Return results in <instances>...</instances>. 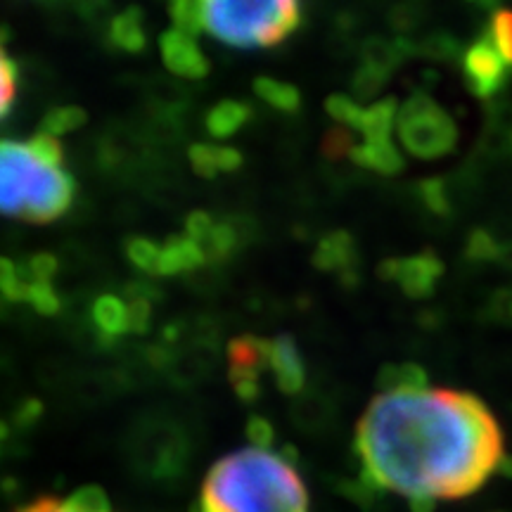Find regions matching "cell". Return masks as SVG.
Segmentation results:
<instances>
[{
    "mask_svg": "<svg viewBox=\"0 0 512 512\" xmlns=\"http://www.w3.org/2000/svg\"><path fill=\"white\" fill-rule=\"evenodd\" d=\"M475 3H484L486 5V3H496V0H475Z\"/></svg>",
    "mask_w": 512,
    "mask_h": 512,
    "instance_id": "37",
    "label": "cell"
},
{
    "mask_svg": "<svg viewBox=\"0 0 512 512\" xmlns=\"http://www.w3.org/2000/svg\"><path fill=\"white\" fill-rule=\"evenodd\" d=\"M93 323L98 328L100 337L110 339V342L126 335V332H131V325H128V304L124 299L114 297V294H102L93 304Z\"/></svg>",
    "mask_w": 512,
    "mask_h": 512,
    "instance_id": "16",
    "label": "cell"
},
{
    "mask_svg": "<svg viewBox=\"0 0 512 512\" xmlns=\"http://www.w3.org/2000/svg\"><path fill=\"white\" fill-rule=\"evenodd\" d=\"M510 64L498 53L489 34H484L465 50L463 55V79L477 98H494L503 91V86L510 79Z\"/></svg>",
    "mask_w": 512,
    "mask_h": 512,
    "instance_id": "6",
    "label": "cell"
},
{
    "mask_svg": "<svg viewBox=\"0 0 512 512\" xmlns=\"http://www.w3.org/2000/svg\"><path fill=\"white\" fill-rule=\"evenodd\" d=\"M169 15L174 19V29L183 34L197 38L204 31L200 0H169Z\"/></svg>",
    "mask_w": 512,
    "mask_h": 512,
    "instance_id": "24",
    "label": "cell"
},
{
    "mask_svg": "<svg viewBox=\"0 0 512 512\" xmlns=\"http://www.w3.org/2000/svg\"><path fill=\"white\" fill-rule=\"evenodd\" d=\"M159 50H162V60L169 72L185 79H202L209 72V60L202 53L200 43L195 36L183 34V31L171 29L164 31L159 38Z\"/></svg>",
    "mask_w": 512,
    "mask_h": 512,
    "instance_id": "9",
    "label": "cell"
},
{
    "mask_svg": "<svg viewBox=\"0 0 512 512\" xmlns=\"http://www.w3.org/2000/svg\"><path fill=\"white\" fill-rule=\"evenodd\" d=\"M88 114L86 110H81V107H74V105H67V107H57V110H50L46 114V119H43V133H48V136H55L60 138L64 133H72L76 128H81L86 124Z\"/></svg>",
    "mask_w": 512,
    "mask_h": 512,
    "instance_id": "23",
    "label": "cell"
},
{
    "mask_svg": "<svg viewBox=\"0 0 512 512\" xmlns=\"http://www.w3.org/2000/svg\"><path fill=\"white\" fill-rule=\"evenodd\" d=\"M126 304H128V325H131V332L143 335V332H147V328H150L152 302L147 297H131Z\"/></svg>",
    "mask_w": 512,
    "mask_h": 512,
    "instance_id": "33",
    "label": "cell"
},
{
    "mask_svg": "<svg viewBox=\"0 0 512 512\" xmlns=\"http://www.w3.org/2000/svg\"><path fill=\"white\" fill-rule=\"evenodd\" d=\"M268 370V339L235 337L228 344V380L242 401H254L261 392V375Z\"/></svg>",
    "mask_w": 512,
    "mask_h": 512,
    "instance_id": "7",
    "label": "cell"
},
{
    "mask_svg": "<svg viewBox=\"0 0 512 512\" xmlns=\"http://www.w3.org/2000/svg\"><path fill=\"white\" fill-rule=\"evenodd\" d=\"M204 261H207V256L195 240H190L188 235H171L162 245L157 275H181L195 271Z\"/></svg>",
    "mask_w": 512,
    "mask_h": 512,
    "instance_id": "14",
    "label": "cell"
},
{
    "mask_svg": "<svg viewBox=\"0 0 512 512\" xmlns=\"http://www.w3.org/2000/svg\"><path fill=\"white\" fill-rule=\"evenodd\" d=\"M110 38L114 48L124 50V53H140L147 43L145 34V19L138 8H128L112 19Z\"/></svg>",
    "mask_w": 512,
    "mask_h": 512,
    "instance_id": "18",
    "label": "cell"
},
{
    "mask_svg": "<svg viewBox=\"0 0 512 512\" xmlns=\"http://www.w3.org/2000/svg\"><path fill=\"white\" fill-rule=\"evenodd\" d=\"M24 302L34 306V311L43 313V316H53V313L60 311V297H57L53 283L31 285Z\"/></svg>",
    "mask_w": 512,
    "mask_h": 512,
    "instance_id": "31",
    "label": "cell"
},
{
    "mask_svg": "<svg viewBox=\"0 0 512 512\" xmlns=\"http://www.w3.org/2000/svg\"><path fill=\"white\" fill-rule=\"evenodd\" d=\"M200 512H309V491L290 456L249 446L207 472Z\"/></svg>",
    "mask_w": 512,
    "mask_h": 512,
    "instance_id": "2",
    "label": "cell"
},
{
    "mask_svg": "<svg viewBox=\"0 0 512 512\" xmlns=\"http://www.w3.org/2000/svg\"><path fill=\"white\" fill-rule=\"evenodd\" d=\"M0 294L10 302H24L27 299V283H24L22 266L17 261L0 256Z\"/></svg>",
    "mask_w": 512,
    "mask_h": 512,
    "instance_id": "27",
    "label": "cell"
},
{
    "mask_svg": "<svg viewBox=\"0 0 512 512\" xmlns=\"http://www.w3.org/2000/svg\"><path fill=\"white\" fill-rule=\"evenodd\" d=\"M62 159L60 138L43 131L29 140H0V214L29 223L67 214L76 183Z\"/></svg>",
    "mask_w": 512,
    "mask_h": 512,
    "instance_id": "3",
    "label": "cell"
},
{
    "mask_svg": "<svg viewBox=\"0 0 512 512\" xmlns=\"http://www.w3.org/2000/svg\"><path fill=\"white\" fill-rule=\"evenodd\" d=\"M354 147H356L354 136H351L349 128H344V126L332 128V131L323 140V152H325V157H330V159L351 157Z\"/></svg>",
    "mask_w": 512,
    "mask_h": 512,
    "instance_id": "32",
    "label": "cell"
},
{
    "mask_svg": "<svg viewBox=\"0 0 512 512\" xmlns=\"http://www.w3.org/2000/svg\"><path fill=\"white\" fill-rule=\"evenodd\" d=\"M377 387L382 389V394L418 392V389H427V373L418 363H392L380 370Z\"/></svg>",
    "mask_w": 512,
    "mask_h": 512,
    "instance_id": "20",
    "label": "cell"
},
{
    "mask_svg": "<svg viewBox=\"0 0 512 512\" xmlns=\"http://www.w3.org/2000/svg\"><path fill=\"white\" fill-rule=\"evenodd\" d=\"M202 27L230 48L283 43L302 22V0H200Z\"/></svg>",
    "mask_w": 512,
    "mask_h": 512,
    "instance_id": "4",
    "label": "cell"
},
{
    "mask_svg": "<svg viewBox=\"0 0 512 512\" xmlns=\"http://www.w3.org/2000/svg\"><path fill=\"white\" fill-rule=\"evenodd\" d=\"M159 254H162V245H157V242H152L147 238L126 240V256L131 259L133 266L140 268V271L157 275Z\"/></svg>",
    "mask_w": 512,
    "mask_h": 512,
    "instance_id": "26",
    "label": "cell"
},
{
    "mask_svg": "<svg viewBox=\"0 0 512 512\" xmlns=\"http://www.w3.org/2000/svg\"><path fill=\"white\" fill-rule=\"evenodd\" d=\"M387 79H389L387 72L370 67V64H363V67L356 72L354 81H351V86H354L356 100L375 98V95L384 88V83H387Z\"/></svg>",
    "mask_w": 512,
    "mask_h": 512,
    "instance_id": "30",
    "label": "cell"
},
{
    "mask_svg": "<svg viewBox=\"0 0 512 512\" xmlns=\"http://www.w3.org/2000/svg\"><path fill=\"white\" fill-rule=\"evenodd\" d=\"M325 110L332 119L337 121V126H344V128H356L361 126V119H363V107L361 102L356 98H351V95H342V93H335L330 95L328 102H325Z\"/></svg>",
    "mask_w": 512,
    "mask_h": 512,
    "instance_id": "25",
    "label": "cell"
},
{
    "mask_svg": "<svg viewBox=\"0 0 512 512\" xmlns=\"http://www.w3.org/2000/svg\"><path fill=\"white\" fill-rule=\"evenodd\" d=\"M214 223L216 221L211 219L207 211H192L188 219H185V235L195 240L197 245H202L211 235V230H214Z\"/></svg>",
    "mask_w": 512,
    "mask_h": 512,
    "instance_id": "34",
    "label": "cell"
},
{
    "mask_svg": "<svg viewBox=\"0 0 512 512\" xmlns=\"http://www.w3.org/2000/svg\"><path fill=\"white\" fill-rule=\"evenodd\" d=\"M17 95V67L10 60V55L5 53V48L0 46V119L10 112L12 102Z\"/></svg>",
    "mask_w": 512,
    "mask_h": 512,
    "instance_id": "29",
    "label": "cell"
},
{
    "mask_svg": "<svg viewBox=\"0 0 512 512\" xmlns=\"http://www.w3.org/2000/svg\"><path fill=\"white\" fill-rule=\"evenodd\" d=\"M420 197L422 202L427 204L432 211H439V214H444L448 209V202H446V190L441 181H425L420 185Z\"/></svg>",
    "mask_w": 512,
    "mask_h": 512,
    "instance_id": "35",
    "label": "cell"
},
{
    "mask_svg": "<svg viewBox=\"0 0 512 512\" xmlns=\"http://www.w3.org/2000/svg\"><path fill=\"white\" fill-rule=\"evenodd\" d=\"M238 245H240L238 228L228 221H216L211 235L202 242L200 247L204 256H207V261H226Z\"/></svg>",
    "mask_w": 512,
    "mask_h": 512,
    "instance_id": "22",
    "label": "cell"
},
{
    "mask_svg": "<svg viewBox=\"0 0 512 512\" xmlns=\"http://www.w3.org/2000/svg\"><path fill=\"white\" fill-rule=\"evenodd\" d=\"M444 273V264L437 254L422 252L415 256L389 259L377 268V275L387 283H396L411 299H425L437 290V283Z\"/></svg>",
    "mask_w": 512,
    "mask_h": 512,
    "instance_id": "8",
    "label": "cell"
},
{
    "mask_svg": "<svg viewBox=\"0 0 512 512\" xmlns=\"http://www.w3.org/2000/svg\"><path fill=\"white\" fill-rule=\"evenodd\" d=\"M399 102L394 98H382L363 110V119L358 131L366 140H392L399 119Z\"/></svg>",
    "mask_w": 512,
    "mask_h": 512,
    "instance_id": "17",
    "label": "cell"
},
{
    "mask_svg": "<svg viewBox=\"0 0 512 512\" xmlns=\"http://www.w3.org/2000/svg\"><path fill=\"white\" fill-rule=\"evenodd\" d=\"M190 166L197 176L214 178L219 174H233L242 166V155L235 147L197 143L188 152Z\"/></svg>",
    "mask_w": 512,
    "mask_h": 512,
    "instance_id": "15",
    "label": "cell"
},
{
    "mask_svg": "<svg viewBox=\"0 0 512 512\" xmlns=\"http://www.w3.org/2000/svg\"><path fill=\"white\" fill-rule=\"evenodd\" d=\"M351 162L382 176L401 174L406 166L403 152L394 145V140H366L363 145H356L351 152Z\"/></svg>",
    "mask_w": 512,
    "mask_h": 512,
    "instance_id": "13",
    "label": "cell"
},
{
    "mask_svg": "<svg viewBox=\"0 0 512 512\" xmlns=\"http://www.w3.org/2000/svg\"><path fill=\"white\" fill-rule=\"evenodd\" d=\"M268 370L273 373V380L278 384L280 392H302L306 382V368L294 337L278 335L268 339Z\"/></svg>",
    "mask_w": 512,
    "mask_h": 512,
    "instance_id": "10",
    "label": "cell"
},
{
    "mask_svg": "<svg viewBox=\"0 0 512 512\" xmlns=\"http://www.w3.org/2000/svg\"><path fill=\"white\" fill-rule=\"evenodd\" d=\"M247 437L252 441V446L259 448H271L273 444V427L266 418H252L247 422Z\"/></svg>",
    "mask_w": 512,
    "mask_h": 512,
    "instance_id": "36",
    "label": "cell"
},
{
    "mask_svg": "<svg viewBox=\"0 0 512 512\" xmlns=\"http://www.w3.org/2000/svg\"><path fill=\"white\" fill-rule=\"evenodd\" d=\"M486 34L494 41V46L503 55V60L512 67V10L494 12Z\"/></svg>",
    "mask_w": 512,
    "mask_h": 512,
    "instance_id": "28",
    "label": "cell"
},
{
    "mask_svg": "<svg viewBox=\"0 0 512 512\" xmlns=\"http://www.w3.org/2000/svg\"><path fill=\"white\" fill-rule=\"evenodd\" d=\"M249 114L252 112H249V107L245 105V102L221 100L211 107L204 124H207V131L211 133V136L223 140V138L235 136V133H238L240 128L249 121Z\"/></svg>",
    "mask_w": 512,
    "mask_h": 512,
    "instance_id": "19",
    "label": "cell"
},
{
    "mask_svg": "<svg viewBox=\"0 0 512 512\" xmlns=\"http://www.w3.org/2000/svg\"><path fill=\"white\" fill-rule=\"evenodd\" d=\"M313 264L320 271L337 273L339 278H351L354 268L358 264L356 242L347 230H335V233L325 235L313 254Z\"/></svg>",
    "mask_w": 512,
    "mask_h": 512,
    "instance_id": "11",
    "label": "cell"
},
{
    "mask_svg": "<svg viewBox=\"0 0 512 512\" xmlns=\"http://www.w3.org/2000/svg\"><path fill=\"white\" fill-rule=\"evenodd\" d=\"M396 133L408 155L425 159L446 157L458 143V126L430 95L415 93L399 107Z\"/></svg>",
    "mask_w": 512,
    "mask_h": 512,
    "instance_id": "5",
    "label": "cell"
},
{
    "mask_svg": "<svg viewBox=\"0 0 512 512\" xmlns=\"http://www.w3.org/2000/svg\"><path fill=\"white\" fill-rule=\"evenodd\" d=\"M254 93L268 105L280 112H297L302 105V93L287 81H278L273 76H261L254 81Z\"/></svg>",
    "mask_w": 512,
    "mask_h": 512,
    "instance_id": "21",
    "label": "cell"
},
{
    "mask_svg": "<svg viewBox=\"0 0 512 512\" xmlns=\"http://www.w3.org/2000/svg\"><path fill=\"white\" fill-rule=\"evenodd\" d=\"M354 446L363 484L408 498L418 512L475 494L505 463L494 413L456 389L375 396L358 420Z\"/></svg>",
    "mask_w": 512,
    "mask_h": 512,
    "instance_id": "1",
    "label": "cell"
},
{
    "mask_svg": "<svg viewBox=\"0 0 512 512\" xmlns=\"http://www.w3.org/2000/svg\"><path fill=\"white\" fill-rule=\"evenodd\" d=\"M17 512H117L112 508L110 498L100 486H81L72 496L53 498L43 496L34 503L24 505Z\"/></svg>",
    "mask_w": 512,
    "mask_h": 512,
    "instance_id": "12",
    "label": "cell"
}]
</instances>
